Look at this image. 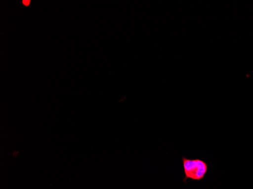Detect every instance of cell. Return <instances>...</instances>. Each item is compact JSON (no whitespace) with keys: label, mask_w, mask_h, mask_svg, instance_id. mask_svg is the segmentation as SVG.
<instances>
[{"label":"cell","mask_w":253,"mask_h":189,"mask_svg":"<svg viewBox=\"0 0 253 189\" xmlns=\"http://www.w3.org/2000/svg\"><path fill=\"white\" fill-rule=\"evenodd\" d=\"M183 170L186 178L193 180H201L208 171V165L200 159H189L182 157Z\"/></svg>","instance_id":"cell-1"},{"label":"cell","mask_w":253,"mask_h":189,"mask_svg":"<svg viewBox=\"0 0 253 189\" xmlns=\"http://www.w3.org/2000/svg\"><path fill=\"white\" fill-rule=\"evenodd\" d=\"M22 4L25 5V7L29 6L31 5V0H22Z\"/></svg>","instance_id":"cell-2"}]
</instances>
